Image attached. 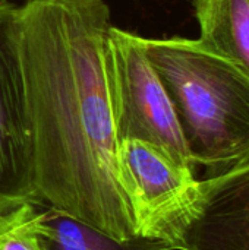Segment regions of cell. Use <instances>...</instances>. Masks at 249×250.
I'll use <instances>...</instances> for the list:
<instances>
[{"instance_id": "cell-5", "label": "cell", "mask_w": 249, "mask_h": 250, "mask_svg": "<svg viewBox=\"0 0 249 250\" xmlns=\"http://www.w3.org/2000/svg\"><path fill=\"white\" fill-rule=\"evenodd\" d=\"M18 6L0 1V209L35 202L32 148L18 51Z\"/></svg>"}, {"instance_id": "cell-4", "label": "cell", "mask_w": 249, "mask_h": 250, "mask_svg": "<svg viewBox=\"0 0 249 250\" xmlns=\"http://www.w3.org/2000/svg\"><path fill=\"white\" fill-rule=\"evenodd\" d=\"M116 171L136 237L170 246L198 188L195 170L179 164L153 144L123 139L117 145Z\"/></svg>"}, {"instance_id": "cell-2", "label": "cell", "mask_w": 249, "mask_h": 250, "mask_svg": "<svg viewBox=\"0 0 249 250\" xmlns=\"http://www.w3.org/2000/svg\"><path fill=\"white\" fill-rule=\"evenodd\" d=\"M145 54L176 111L194 166L205 179L249 163V75L182 37L144 38Z\"/></svg>"}, {"instance_id": "cell-1", "label": "cell", "mask_w": 249, "mask_h": 250, "mask_svg": "<svg viewBox=\"0 0 249 250\" xmlns=\"http://www.w3.org/2000/svg\"><path fill=\"white\" fill-rule=\"evenodd\" d=\"M104 0H26L18 51L40 204L119 240L136 237L116 171L119 139L106 48Z\"/></svg>"}, {"instance_id": "cell-3", "label": "cell", "mask_w": 249, "mask_h": 250, "mask_svg": "<svg viewBox=\"0 0 249 250\" xmlns=\"http://www.w3.org/2000/svg\"><path fill=\"white\" fill-rule=\"evenodd\" d=\"M106 63L117 139L145 141L179 164L195 168L172 100L145 54L142 37L112 25Z\"/></svg>"}, {"instance_id": "cell-7", "label": "cell", "mask_w": 249, "mask_h": 250, "mask_svg": "<svg viewBox=\"0 0 249 250\" xmlns=\"http://www.w3.org/2000/svg\"><path fill=\"white\" fill-rule=\"evenodd\" d=\"M198 41L249 75L248 0H192Z\"/></svg>"}, {"instance_id": "cell-8", "label": "cell", "mask_w": 249, "mask_h": 250, "mask_svg": "<svg viewBox=\"0 0 249 250\" xmlns=\"http://www.w3.org/2000/svg\"><path fill=\"white\" fill-rule=\"evenodd\" d=\"M38 240L41 250H172L161 240L114 239L53 207L41 209Z\"/></svg>"}, {"instance_id": "cell-6", "label": "cell", "mask_w": 249, "mask_h": 250, "mask_svg": "<svg viewBox=\"0 0 249 250\" xmlns=\"http://www.w3.org/2000/svg\"><path fill=\"white\" fill-rule=\"evenodd\" d=\"M170 246L173 250H249V163L198 180Z\"/></svg>"}, {"instance_id": "cell-9", "label": "cell", "mask_w": 249, "mask_h": 250, "mask_svg": "<svg viewBox=\"0 0 249 250\" xmlns=\"http://www.w3.org/2000/svg\"><path fill=\"white\" fill-rule=\"evenodd\" d=\"M38 205L22 202L0 209V250H41Z\"/></svg>"}, {"instance_id": "cell-10", "label": "cell", "mask_w": 249, "mask_h": 250, "mask_svg": "<svg viewBox=\"0 0 249 250\" xmlns=\"http://www.w3.org/2000/svg\"><path fill=\"white\" fill-rule=\"evenodd\" d=\"M248 1H249V0H248Z\"/></svg>"}]
</instances>
